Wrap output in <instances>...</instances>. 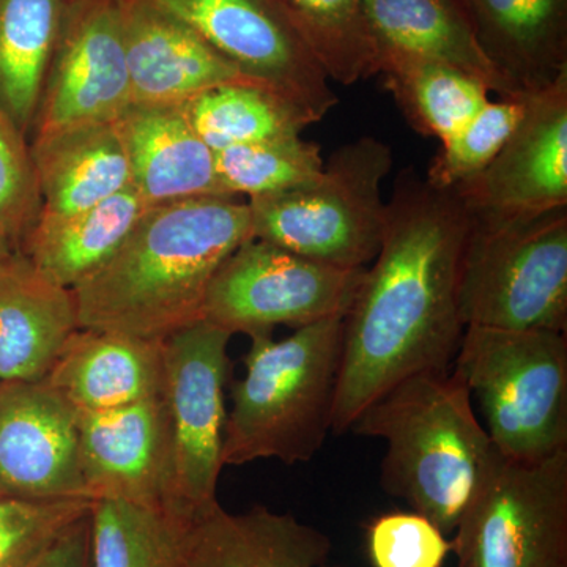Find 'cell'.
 Here are the masks:
<instances>
[{"mask_svg": "<svg viewBox=\"0 0 567 567\" xmlns=\"http://www.w3.org/2000/svg\"><path fill=\"white\" fill-rule=\"evenodd\" d=\"M468 208L454 189L406 167L386 203L372 267L344 317L333 434H346L365 406L421 372L450 371L464 336L458 274Z\"/></svg>", "mask_w": 567, "mask_h": 567, "instance_id": "obj_1", "label": "cell"}, {"mask_svg": "<svg viewBox=\"0 0 567 567\" xmlns=\"http://www.w3.org/2000/svg\"><path fill=\"white\" fill-rule=\"evenodd\" d=\"M251 238V208L237 197L147 208L111 259L71 287L80 327L164 341L200 320L213 276Z\"/></svg>", "mask_w": 567, "mask_h": 567, "instance_id": "obj_2", "label": "cell"}, {"mask_svg": "<svg viewBox=\"0 0 567 567\" xmlns=\"http://www.w3.org/2000/svg\"><path fill=\"white\" fill-rule=\"evenodd\" d=\"M386 443L380 484L443 535H454L502 454L454 371L409 377L365 406L350 425Z\"/></svg>", "mask_w": 567, "mask_h": 567, "instance_id": "obj_3", "label": "cell"}, {"mask_svg": "<svg viewBox=\"0 0 567 567\" xmlns=\"http://www.w3.org/2000/svg\"><path fill=\"white\" fill-rule=\"evenodd\" d=\"M344 319L297 328L275 341L251 338L246 374L233 388L224 429L223 464L276 458L293 465L322 450L333 427Z\"/></svg>", "mask_w": 567, "mask_h": 567, "instance_id": "obj_4", "label": "cell"}, {"mask_svg": "<svg viewBox=\"0 0 567 567\" xmlns=\"http://www.w3.org/2000/svg\"><path fill=\"white\" fill-rule=\"evenodd\" d=\"M468 213L457 289L465 328L566 333L567 205L524 215Z\"/></svg>", "mask_w": 567, "mask_h": 567, "instance_id": "obj_5", "label": "cell"}, {"mask_svg": "<svg viewBox=\"0 0 567 567\" xmlns=\"http://www.w3.org/2000/svg\"><path fill=\"white\" fill-rule=\"evenodd\" d=\"M453 369L503 457L537 462L567 450L565 331L466 327Z\"/></svg>", "mask_w": 567, "mask_h": 567, "instance_id": "obj_6", "label": "cell"}, {"mask_svg": "<svg viewBox=\"0 0 567 567\" xmlns=\"http://www.w3.org/2000/svg\"><path fill=\"white\" fill-rule=\"evenodd\" d=\"M391 167L393 155L385 142L364 136L342 145L315 182L248 200L252 238L316 262L368 267L382 245V183Z\"/></svg>", "mask_w": 567, "mask_h": 567, "instance_id": "obj_7", "label": "cell"}, {"mask_svg": "<svg viewBox=\"0 0 567 567\" xmlns=\"http://www.w3.org/2000/svg\"><path fill=\"white\" fill-rule=\"evenodd\" d=\"M365 268L316 262L251 238L213 276L200 320L233 336L252 338L271 334L279 324L297 330L322 320L344 319Z\"/></svg>", "mask_w": 567, "mask_h": 567, "instance_id": "obj_8", "label": "cell"}, {"mask_svg": "<svg viewBox=\"0 0 567 567\" xmlns=\"http://www.w3.org/2000/svg\"><path fill=\"white\" fill-rule=\"evenodd\" d=\"M230 338L197 320L164 339L163 399L173 443L169 509L188 524L218 505Z\"/></svg>", "mask_w": 567, "mask_h": 567, "instance_id": "obj_9", "label": "cell"}, {"mask_svg": "<svg viewBox=\"0 0 567 567\" xmlns=\"http://www.w3.org/2000/svg\"><path fill=\"white\" fill-rule=\"evenodd\" d=\"M451 546L458 567H567V450L499 457Z\"/></svg>", "mask_w": 567, "mask_h": 567, "instance_id": "obj_10", "label": "cell"}, {"mask_svg": "<svg viewBox=\"0 0 567 567\" xmlns=\"http://www.w3.org/2000/svg\"><path fill=\"white\" fill-rule=\"evenodd\" d=\"M233 62L320 122L338 95L275 0H151Z\"/></svg>", "mask_w": 567, "mask_h": 567, "instance_id": "obj_11", "label": "cell"}, {"mask_svg": "<svg viewBox=\"0 0 567 567\" xmlns=\"http://www.w3.org/2000/svg\"><path fill=\"white\" fill-rule=\"evenodd\" d=\"M132 104L121 0H71L44 80L37 134L117 122Z\"/></svg>", "mask_w": 567, "mask_h": 567, "instance_id": "obj_12", "label": "cell"}, {"mask_svg": "<svg viewBox=\"0 0 567 567\" xmlns=\"http://www.w3.org/2000/svg\"><path fill=\"white\" fill-rule=\"evenodd\" d=\"M80 413L47 382L0 383V496L92 502L80 464Z\"/></svg>", "mask_w": 567, "mask_h": 567, "instance_id": "obj_13", "label": "cell"}, {"mask_svg": "<svg viewBox=\"0 0 567 567\" xmlns=\"http://www.w3.org/2000/svg\"><path fill=\"white\" fill-rule=\"evenodd\" d=\"M481 215H524L567 205V74L527 95V110L483 173L453 188Z\"/></svg>", "mask_w": 567, "mask_h": 567, "instance_id": "obj_14", "label": "cell"}, {"mask_svg": "<svg viewBox=\"0 0 567 567\" xmlns=\"http://www.w3.org/2000/svg\"><path fill=\"white\" fill-rule=\"evenodd\" d=\"M78 432L89 498H122L169 509L173 443L163 395L106 412L80 413Z\"/></svg>", "mask_w": 567, "mask_h": 567, "instance_id": "obj_15", "label": "cell"}, {"mask_svg": "<svg viewBox=\"0 0 567 567\" xmlns=\"http://www.w3.org/2000/svg\"><path fill=\"white\" fill-rule=\"evenodd\" d=\"M121 11L133 104L181 106L218 85L251 80L151 0H121Z\"/></svg>", "mask_w": 567, "mask_h": 567, "instance_id": "obj_16", "label": "cell"}, {"mask_svg": "<svg viewBox=\"0 0 567 567\" xmlns=\"http://www.w3.org/2000/svg\"><path fill=\"white\" fill-rule=\"evenodd\" d=\"M132 188L145 207L199 197H235L224 188L215 152L194 130L185 104H132L117 121Z\"/></svg>", "mask_w": 567, "mask_h": 567, "instance_id": "obj_17", "label": "cell"}, {"mask_svg": "<svg viewBox=\"0 0 567 567\" xmlns=\"http://www.w3.org/2000/svg\"><path fill=\"white\" fill-rule=\"evenodd\" d=\"M80 328L70 287L41 274L24 252L0 259V383L47 379Z\"/></svg>", "mask_w": 567, "mask_h": 567, "instance_id": "obj_18", "label": "cell"}, {"mask_svg": "<svg viewBox=\"0 0 567 567\" xmlns=\"http://www.w3.org/2000/svg\"><path fill=\"white\" fill-rule=\"evenodd\" d=\"M44 380L78 413L158 398L164 390V341L80 328Z\"/></svg>", "mask_w": 567, "mask_h": 567, "instance_id": "obj_19", "label": "cell"}, {"mask_svg": "<svg viewBox=\"0 0 567 567\" xmlns=\"http://www.w3.org/2000/svg\"><path fill=\"white\" fill-rule=\"evenodd\" d=\"M477 43L516 96L567 74V0H464Z\"/></svg>", "mask_w": 567, "mask_h": 567, "instance_id": "obj_20", "label": "cell"}, {"mask_svg": "<svg viewBox=\"0 0 567 567\" xmlns=\"http://www.w3.org/2000/svg\"><path fill=\"white\" fill-rule=\"evenodd\" d=\"M31 156L40 215L89 210L132 186L128 153L117 122L81 123L37 134Z\"/></svg>", "mask_w": 567, "mask_h": 567, "instance_id": "obj_21", "label": "cell"}, {"mask_svg": "<svg viewBox=\"0 0 567 567\" xmlns=\"http://www.w3.org/2000/svg\"><path fill=\"white\" fill-rule=\"evenodd\" d=\"M330 551V537L290 514H230L218 503L189 525L185 567H320Z\"/></svg>", "mask_w": 567, "mask_h": 567, "instance_id": "obj_22", "label": "cell"}, {"mask_svg": "<svg viewBox=\"0 0 567 567\" xmlns=\"http://www.w3.org/2000/svg\"><path fill=\"white\" fill-rule=\"evenodd\" d=\"M365 11L380 58L445 63L483 81L498 99H516L481 50L464 0H365Z\"/></svg>", "mask_w": 567, "mask_h": 567, "instance_id": "obj_23", "label": "cell"}, {"mask_svg": "<svg viewBox=\"0 0 567 567\" xmlns=\"http://www.w3.org/2000/svg\"><path fill=\"white\" fill-rule=\"evenodd\" d=\"M145 210L130 186L89 210L69 216L39 215L21 252L41 274L71 289L111 259Z\"/></svg>", "mask_w": 567, "mask_h": 567, "instance_id": "obj_24", "label": "cell"}, {"mask_svg": "<svg viewBox=\"0 0 567 567\" xmlns=\"http://www.w3.org/2000/svg\"><path fill=\"white\" fill-rule=\"evenodd\" d=\"M71 0H0V104L22 134L35 121Z\"/></svg>", "mask_w": 567, "mask_h": 567, "instance_id": "obj_25", "label": "cell"}, {"mask_svg": "<svg viewBox=\"0 0 567 567\" xmlns=\"http://www.w3.org/2000/svg\"><path fill=\"white\" fill-rule=\"evenodd\" d=\"M379 74L410 126L440 144L491 102L492 92L483 81L445 63L383 54Z\"/></svg>", "mask_w": 567, "mask_h": 567, "instance_id": "obj_26", "label": "cell"}, {"mask_svg": "<svg viewBox=\"0 0 567 567\" xmlns=\"http://www.w3.org/2000/svg\"><path fill=\"white\" fill-rule=\"evenodd\" d=\"M185 107L194 130L213 152L300 136L316 123L281 93L252 80L213 87Z\"/></svg>", "mask_w": 567, "mask_h": 567, "instance_id": "obj_27", "label": "cell"}, {"mask_svg": "<svg viewBox=\"0 0 567 567\" xmlns=\"http://www.w3.org/2000/svg\"><path fill=\"white\" fill-rule=\"evenodd\" d=\"M91 524L92 567H185L192 524L167 507L95 498Z\"/></svg>", "mask_w": 567, "mask_h": 567, "instance_id": "obj_28", "label": "cell"}, {"mask_svg": "<svg viewBox=\"0 0 567 567\" xmlns=\"http://www.w3.org/2000/svg\"><path fill=\"white\" fill-rule=\"evenodd\" d=\"M328 80L342 85L379 74L365 0H275Z\"/></svg>", "mask_w": 567, "mask_h": 567, "instance_id": "obj_29", "label": "cell"}, {"mask_svg": "<svg viewBox=\"0 0 567 567\" xmlns=\"http://www.w3.org/2000/svg\"><path fill=\"white\" fill-rule=\"evenodd\" d=\"M224 188L249 200L278 196L315 182L324 159L319 145L300 136L238 145L215 152Z\"/></svg>", "mask_w": 567, "mask_h": 567, "instance_id": "obj_30", "label": "cell"}, {"mask_svg": "<svg viewBox=\"0 0 567 567\" xmlns=\"http://www.w3.org/2000/svg\"><path fill=\"white\" fill-rule=\"evenodd\" d=\"M527 110V96L498 99L484 104L466 125L442 144L429 166L425 181L436 188L453 189L476 177L494 162Z\"/></svg>", "mask_w": 567, "mask_h": 567, "instance_id": "obj_31", "label": "cell"}, {"mask_svg": "<svg viewBox=\"0 0 567 567\" xmlns=\"http://www.w3.org/2000/svg\"><path fill=\"white\" fill-rule=\"evenodd\" d=\"M41 212V197L31 151L0 104V233L17 251Z\"/></svg>", "mask_w": 567, "mask_h": 567, "instance_id": "obj_32", "label": "cell"}, {"mask_svg": "<svg viewBox=\"0 0 567 567\" xmlns=\"http://www.w3.org/2000/svg\"><path fill=\"white\" fill-rule=\"evenodd\" d=\"M372 567H442L451 540L415 511L374 518L365 532Z\"/></svg>", "mask_w": 567, "mask_h": 567, "instance_id": "obj_33", "label": "cell"}, {"mask_svg": "<svg viewBox=\"0 0 567 567\" xmlns=\"http://www.w3.org/2000/svg\"><path fill=\"white\" fill-rule=\"evenodd\" d=\"M32 567H92L91 509L66 525Z\"/></svg>", "mask_w": 567, "mask_h": 567, "instance_id": "obj_34", "label": "cell"}, {"mask_svg": "<svg viewBox=\"0 0 567 567\" xmlns=\"http://www.w3.org/2000/svg\"><path fill=\"white\" fill-rule=\"evenodd\" d=\"M17 249L11 246L10 241L7 240L6 235L0 233V259H6L10 254H13Z\"/></svg>", "mask_w": 567, "mask_h": 567, "instance_id": "obj_35", "label": "cell"}, {"mask_svg": "<svg viewBox=\"0 0 567 567\" xmlns=\"http://www.w3.org/2000/svg\"><path fill=\"white\" fill-rule=\"evenodd\" d=\"M35 563V561H33ZM33 563H29V565H25V563H0V567H32Z\"/></svg>", "mask_w": 567, "mask_h": 567, "instance_id": "obj_36", "label": "cell"}, {"mask_svg": "<svg viewBox=\"0 0 567 567\" xmlns=\"http://www.w3.org/2000/svg\"><path fill=\"white\" fill-rule=\"evenodd\" d=\"M320 567H341V566H331V565H327V563H324V565L320 566Z\"/></svg>", "mask_w": 567, "mask_h": 567, "instance_id": "obj_37", "label": "cell"}]
</instances>
